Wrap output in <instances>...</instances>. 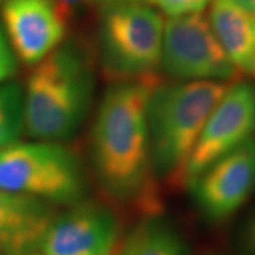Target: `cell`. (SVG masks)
<instances>
[{
	"instance_id": "22",
	"label": "cell",
	"mask_w": 255,
	"mask_h": 255,
	"mask_svg": "<svg viewBox=\"0 0 255 255\" xmlns=\"http://www.w3.org/2000/svg\"><path fill=\"white\" fill-rule=\"evenodd\" d=\"M3 1H4V0H0V3H3Z\"/></svg>"
},
{
	"instance_id": "10",
	"label": "cell",
	"mask_w": 255,
	"mask_h": 255,
	"mask_svg": "<svg viewBox=\"0 0 255 255\" xmlns=\"http://www.w3.org/2000/svg\"><path fill=\"white\" fill-rule=\"evenodd\" d=\"M1 23L16 58L27 65L44 60L67 34V23L53 0H4Z\"/></svg>"
},
{
	"instance_id": "12",
	"label": "cell",
	"mask_w": 255,
	"mask_h": 255,
	"mask_svg": "<svg viewBox=\"0 0 255 255\" xmlns=\"http://www.w3.org/2000/svg\"><path fill=\"white\" fill-rule=\"evenodd\" d=\"M207 18L240 74L255 78V14L236 0H213Z\"/></svg>"
},
{
	"instance_id": "7",
	"label": "cell",
	"mask_w": 255,
	"mask_h": 255,
	"mask_svg": "<svg viewBox=\"0 0 255 255\" xmlns=\"http://www.w3.org/2000/svg\"><path fill=\"white\" fill-rule=\"evenodd\" d=\"M255 135V85L230 84L211 111L187 163L184 184H190L217 159L246 143Z\"/></svg>"
},
{
	"instance_id": "6",
	"label": "cell",
	"mask_w": 255,
	"mask_h": 255,
	"mask_svg": "<svg viewBox=\"0 0 255 255\" xmlns=\"http://www.w3.org/2000/svg\"><path fill=\"white\" fill-rule=\"evenodd\" d=\"M160 67L180 82L236 81L241 74L223 50L203 13L164 21Z\"/></svg>"
},
{
	"instance_id": "8",
	"label": "cell",
	"mask_w": 255,
	"mask_h": 255,
	"mask_svg": "<svg viewBox=\"0 0 255 255\" xmlns=\"http://www.w3.org/2000/svg\"><path fill=\"white\" fill-rule=\"evenodd\" d=\"M189 186L204 217L230 219L255 193L254 137L210 164Z\"/></svg>"
},
{
	"instance_id": "16",
	"label": "cell",
	"mask_w": 255,
	"mask_h": 255,
	"mask_svg": "<svg viewBox=\"0 0 255 255\" xmlns=\"http://www.w3.org/2000/svg\"><path fill=\"white\" fill-rule=\"evenodd\" d=\"M17 71V58L10 47L7 37L0 27V82L6 81Z\"/></svg>"
},
{
	"instance_id": "14",
	"label": "cell",
	"mask_w": 255,
	"mask_h": 255,
	"mask_svg": "<svg viewBox=\"0 0 255 255\" xmlns=\"http://www.w3.org/2000/svg\"><path fill=\"white\" fill-rule=\"evenodd\" d=\"M24 132V92L14 84L0 87V150L17 143Z\"/></svg>"
},
{
	"instance_id": "1",
	"label": "cell",
	"mask_w": 255,
	"mask_h": 255,
	"mask_svg": "<svg viewBox=\"0 0 255 255\" xmlns=\"http://www.w3.org/2000/svg\"><path fill=\"white\" fill-rule=\"evenodd\" d=\"M152 77L121 81L105 92L91 135L92 162L104 190L121 201L153 210L147 104Z\"/></svg>"
},
{
	"instance_id": "3",
	"label": "cell",
	"mask_w": 255,
	"mask_h": 255,
	"mask_svg": "<svg viewBox=\"0 0 255 255\" xmlns=\"http://www.w3.org/2000/svg\"><path fill=\"white\" fill-rule=\"evenodd\" d=\"M230 84L176 81L156 84L147 104V128L153 174L184 184L187 163L211 111Z\"/></svg>"
},
{
	"instance_id": "13",
	"label": "cell",
	"mask_w": 255,
	"mask_h": 255,
	"mask_svg": "<svg viewBox=\"0 0 255 255\" xmlns=\"http://www.w3.org/2000/svg\"><path fill=\"white\" fill-rule=\"evenodd\" d=\"M119 255H186V248L170 228L146 221L128 237Z\"/></svg>"
},
{
	"instance_id": "2",
	"label": "cell",
	"mask_w": 255,
	"mask_h": 255,
	"mask_svg": "<svg viewBox=\"0 0 255 255\" xmlns=\"http://www.w3.org/2000/svg\"><path fill=\"white\" fill-rule=\"evenodd\" d=\"M94 75L81 46L65 43L34 65L24 90V132L63 142L80 129L91 107Z\"/></svg>"
},
{
	"instance_id": "19",
	"label": "cell",
	"mask_w": 255,
	"mask_h": 255,
	"mask_svg": "<svg viewBox=\"0 0 255 255\" xmlns=\"http://www.w3.org/2000/svg\"><path fill=\"white\" fill-rule=\"evenodd\" d=\"M238 4H241L246 10H248L250 13L255 14V0H236Z\"/></svg>"
},
{
	"instance_id": "17",
	"label": "cell",
	"mask_w": 255,
	"mask_h": 255,
	"mask_svg": "<svg viewBox=\"0 0 255 255\" xmlns=\"http://www.w3.org/2000/svg\"><path fill=\"white\" fill-rule=\"evenodd\" d=\"M53 3L61 18L68 23L84 9L85 4L90 3V0H53Z\"/></svg>"
},
{
	"instance_id": "4",
	"label": "cell",
	"mask_w": 255,
	"mask_h": 255,
	"mask_svg": "<svg viewBox=\"0 0 255 255\" xmlns=\"http://www.w3.org/2000/svg\"><path fill=\"white\" fill-rule=\"evenodd\" d=\"M164 20L147 3H110L101 11L98 48L105 71L117 78L152 77L160 67Z\"/></svg>"
},
{
	"instance_id": "20",
	"label": "cell",
	"mask_w": 255,
	"mask_h": 255,
	"mask_svg": "<svg viewBox=\"0 0 255 255\" xmlns=\"http://www.w3.org/2000/svg\"><path fill=\"white\" fill-rule=\"evenodd\" d=\"M90 1H98V3L110 4V3H129V1H139V0H90Z\"/></svg>"
},
{
	"instance_id": "15",
	"label": "cell",
	"mask_w": 255,
	"mask_h": 255,
	"mask_svg": "<svg viewBox=\"0 0 255 255\" xmlns=\"http://www.w3.org/2000/svg\"><path fill=\"white\" fill-rule=\"evenodd\" d=\"M146 3L169 17L203 13L213 0H145Z\"/></svg>"
},
{
	"instance_id": "21",
	"label": "cell",
	"mask_w": 255,
	"mask_h": 255,
	"mask_svg": "<svg viewBox=\"0 0 255 255\" xmlns=\"http://www.w3.org/2000/svg\"><path fill=\"white\" fill-rule=\"evenodd\" d=\"M26 255H43L40 251H36V253H30V254H26Z\"/></svg>"
},
{
	"instance_id": "5",
	"label": "cell",
	"mask_w": 255,
	"mask_h": 255,
	"mask_svg": "<svg viewBox=\"0 0 255 255\" xmlns=\"http://www.w3.org/2000/svg\"><path fill=\"white\" fill-rule=\"evenodd\" d=\"M0 190L74 204L85 193V176L80 159L60 142H17L0 150Z\"/></svg>"
},
{
	"instance_id": "11",
	"label": "cell",
	"mask_w": 255,
	"mask_h": 255,
	"mask_svg": "<svg viewBox=\"0 0 255 255\" xmlns=\"http://www.w3.org/2000/svg\"><path fill=\"white\" fill-rule=\"evenodd\" d=\"M55 216L54 206L47 201L0 190V253L26 255L40 251Z\"/></svg>"
},
{
	"instance_id": "18",
	"label": "cell",
	"mask_w": 255,
	"mask_h": 255,
	"mask_svg": "<svg viewBox=\"0 0 255 255\" xmlns=\"http://www.w3.org/2000/svg\"><path fill=\"white\" fill-rule=\"evenodd\" d=\"M243 243L246 248L247 254L255 255V210L247 220L243 233Z\"/></svg>"
},
{
	"instance_id": "9",
	"label": "cell",
	"mask_w": 255,
	"mask_h": 255,
	"mask_svg": "<svg viewBox=\"0 0 255 255\" xmlns=\"http://www.w3.org/2000/svg\"><path fill=\"white\" fill-rule=\"evenodd\" d=\"M117 216L94 201H77L55 216L40 247L43 255H119Z\"/></svg>"
},
{
	"instance_id": "23",
	"label": "cell",
	"mask_w": 255,
	"mask_h": 255,
	"mask_svg": "<svg viewBox=\"0 0 255 255\" xmlns=\"http://www.w3.org/2000/svg\"><path fill=\"white\" fill-rule=\"evenodd\" d=\"M0 255H3V254H1V253H0Z\"/></svg>"
}]
</instances>
